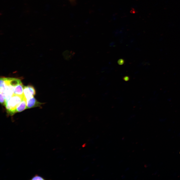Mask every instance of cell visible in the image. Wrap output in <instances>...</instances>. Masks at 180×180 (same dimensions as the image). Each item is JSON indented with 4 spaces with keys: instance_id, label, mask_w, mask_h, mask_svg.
Masks as SVG:
<instances>
[{
    "instance_id": "cell-6",
    "label": "cell",
    "mask_w": 180,
    "mask_h": 180,
    "mask_svg": "<svg viewBox=\"0 0 180 180\" xmlns=\"http://www.w3.org/2000/svg\"><path fill=\"white\" fill-rule=\"evenodd\" d=\"M24 86L22 83L19 84L14 87V94L23 96Z\"/></svg>"
},
{
    "instance_id": "cell-2",
    "label": "cell",
    "mask_w": 180,
    "mask_h": 180,
    "mask_svg": "<svg viewBox=\"0 0 180 180\" xmlns=\"http://www.w3.org/2000/svg\"><path fill=\"white\" fill-rule=\"evenodd\" d=\"M3 78L5 82L6 86L4 92L2 93L5 98V104L14 94V87L8 83L5 78Z\"/></svg>"
},
{
    "instance_id": "cell-1",
    "label": "cell",
    "mask_w": 180,
    "mask_h": 180,
    "mask_svg": "<svg viewBox=\"0 0 180 180\" xmlns=\"http://www.w3.org/2000/svg\"><path fill=\"white\" fill-rule=\"evenodd\" d=\"M23 96L13 94L5 104L4 106L8 114L12 116L15 113V110L22 101Z\"/></svg>"
},
{
    "instance_id": "cell-5",
    "label": "cell",
    "mask_w": 180,
    "mask_h": 180,
    "mask_svg": "<svg viewBox=\"0 0 180 180\" xmlns=\"http://www.w3.org/2000/svg\"><path fill=\"white\" fill-rule=\"evenodd\" d=\"M27 108L26 100L23 96L22 100L18 106L15 110V113L16 112H21Z\"/></svg>"
},
{
    "instance_id": "cell-11",
    "label": "cell",
    "mask_w": 180,
    "mask_h": 180,
    "mask_svg": "<svg viewBox=\"0 0 180 180\" xmlns=\"http://www.w3.org/2000/svg\"><path fill=\"white\" fill-rule=\"evenodd\" d=\"M124 60L123 59H120L118 61V64L120 65L123 64H124Z\"/></svg>"
},
{
    "instance_id": "cell-14",
    "label": "cell",
    "mask_w": 180,
    "mask_h": 180,
    "mask_svg": "<svg viewBox=\"0 0 180 180\" xmlns=\"http://www.w3.org/2000/svg\"></svg>"
},
{
    "instance_id": "cell-10",
    "label": "cell",
    "mask_w": 180,
    "mask_h": 180,
    "mask_svg": "<svg viewBox=\"0 0 180 180\" xmlns=\"http://www.w3.org/2000/svg\"><path fill=\"white\" fill-rule=\"evenodd\" d=\"M30 180H44L45 179H44L43 177L38 175V174H36L32 178L30 179Z\"/></svg>"
},
{
    "instance_id": "cell-12",
    "label": "cell",
    "mask_w": 180,
    "mask_h": 180,
    "mask_svg": "<svg viewBox=\"0 0 180 180\" xmlns=\"http://www.w3.org/2000/svg\"><path fill=\"white\" fill-rule=\"evenodd\" d=\"M129 77L127 76L124 77L123 78L124 80L126 81L128 80H129Z\"/></svg>"
},
{
    "instance_id": "cell-13",
    "label": "cell",
    "mask_w": 180,
    "mask_h": 180,
    "mask_svg": "<svg viewBox=\"0 0 180 180\" xmlns=\"http://www.w3.org/2000/svg\"><path fill=\"white\" fill-rule=\"evenodd\" d=\"M70 1H72V2L73 1H74V0H70Z\"/></svg>"
},
{
    "instance_id": "cell-7",
    "label": "cell",
    "mask_w": 180,
    "mask_h": 180,
    "mask_svg": "<svg viewBox=\"0 0 180 180\" xmlns=\"http://www.w3.org/2000/svg\"><path fill=\"white\" fill-rule=\"evenodd\" d=\"M5 79L9 84L14 87L19 84L22 83L20 80L18 78H5Z\"/></svg>"
},
{
    "instance_id": "cell-3",
    "label": "cell",
    "mask_w": 180,
    "mask_h": 180,
    "mask_svg": "<svg viewBox=\"0 0 180 180\" xmlns=\"http://www.w3.org/2000/svg\"><path fill=\"white\" fill-rule=\"evenodd\" d=\"M36 91L33 86L30 85L24 86L23 96L26 100L34 97Z\"/></svg>"
},
{
    "instance_id": "cell-9",
    "label": "cell",
    "mask_w": 180,
    "mask_h": 180,
    "mask_svg": "<svg viewBox=\"0 0 180 180\" xmlns=\"http://www.w3.org/2000/svg\"><path fill=\"white\" fill-rule=\"evenodd\" d=\"M0 102L1 104L5 106V98L3 94L0 92Z\"/></svg>"
},
{
    "instance_id": "cell-4",
    "label": "cell",
    "mask_w": 180,
    "mask_h": 180,
    "mask_svg": "<svg viewBox=\"0 0 180 180\" xmlns=\"http://www.w3.org/2000/svg\"><path fill=\"white\" fill-rule=\"evenodd\" d=\"M26 103L27 108L40 106L42 104V103L38 102L34 97L27 100Z\"/></svg>"
},
{
    "instance_id": "cell-8",
    "label": "cell",
    "mask_w": 180,
    "mask_h": 180,
    "mask_svg": "<svg viewBox=\"0 0 180 180\" xmlns=\"http://www.w3.org/2000/svg\"><path fill=\"white\" fill-rule=\"evenodd\" d=\"M75 54V52H74L68 50H65L62 54L64 59L67 60L71 59Z\"/></svg>"
}]
</instances>
